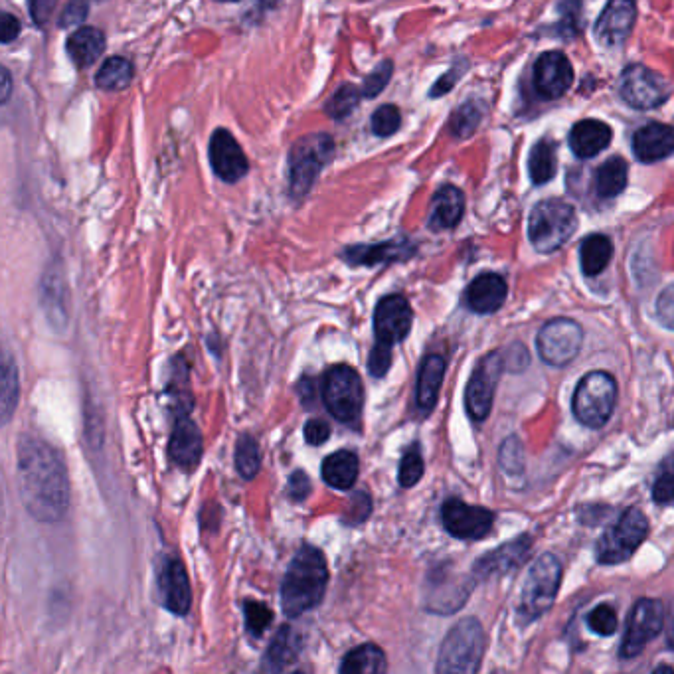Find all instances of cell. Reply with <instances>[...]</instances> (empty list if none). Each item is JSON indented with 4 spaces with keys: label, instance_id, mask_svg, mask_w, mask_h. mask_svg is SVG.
Segmentation results:
<instances>
[{
    "label": "cell",
    "instance_id": "cell-1",
    "mask_svg": "<svg viewBox=\"0 0 674 674\" xmlns=\"http://www.w3.org/2000/svg\"><path fill=\"white\" fill-rule=\"evenodd\" d=\"M16 477L22 505L40 522H60L70 506L68 471L58 451L34 435L18 441Z\"/></svg>",
    "mask_w": 674,
    "mask_h": 674
},
{
    "label": "cell",
    "instance_id": "cell-2",
    "mask_svg": "<svg viewBox=\"0 0 674 674\" xmlns=\"http://www.w3.org/2000/svg\"><path fill=\"white\" fill-rule=\"evenodd\" d=\"M329 584L325 554L315 546H303L291 560L283 586L281 607L287 617H299L323 601Z\"/></svg>",
    "mask_w": 674,
    "mask_h": 674
},
{
    "label": "cell",
    "instance_id": "cell-3",
    "mask_svg": "<svg viewBox=\"0 0 674 674\" xmlns=\"http://www.w3.org/2000/svg\"><path fill=\"white\" fill-rule=\"evenodd\" d=\"M576 230V210L560 198L538 202L528 218V238L536 252L552 253L560 250Z\"/></svg>",
    "mask_w": 674,
    "mask_h": 674
},
{
    "label": "cell",
    "instance_id": "cell-4",
    "mask_svg": "<svg viewBox=\"0 0 674 674\" xmlns=\"http://www.w3.org/2000/svg\"><path fill=\"white\" fill-rule=\"evenodd\" d=\"M485 653V633L477 619L459 621L443 639L437 673L473 674L479 671Z\"/></svg>",
    "mask_w": 674,
    "mask_h": 674
},
{
    "label": "cell",
    "instance_id": "cell-5",
    "mask_svg": "<svg viewBox=\"0 0 674 674\" xmlns=\"http://www.w3.org/2000/svg\"><path fill=\"white\" fill-rule=\"evenodd\" d=\"M335 157V141L327 133H313L299 139L289 153V192L303 200L317 176Z\"/></svg>",
    "mask_w": 674,
    "mask_h": 674
},
{
    "label": "cell",
    "instance_id": "cell-6",
    "mask_svg": "<svg viewBox=\"0 0 674 674\" xmlns=\"http://www.w3.org/2000/svg\"><path fill=\"white\" fill-rule=\"evenodd\" d=\"M323 402L337 422L358 427L364 408L360 374L346 364L333 366L323 380Z\"/></svg>",
    "mask_w": 674,
    "mask_h": 674
},
{
    "label": "cell",
    "instance_id": "cell-7",
    "mask_svg": "<svg viewBox=\"0 0 674 674\" xmlns=\"http://www.w3.org/2000/svg\"><path fill=\"white\" fill-rule=\"evenodd\" d=\"M562 582V564L554 554H542L530 568L520 595L518 615L522 621L542 617L556 601Z\"/></svg>",
    "mask_w": 674,
    "mask_h": 674
},
{
    "label": "cell",
    "instance_id": "cell-8",
    "mask_svg": "<svg viewBox=\"0 0 674 674\" xmlns=\"http://www.w3.org/2000/svg\"><path fill=\"white\" fill-rule=\"evenodd\" d=\"M617 404V382L609 372L595 370L586 374L572 400L574 416L586 427H603Z\"/></svg>",
    "mask_w": 674,
    "mask_h": 674
},
{
    "label": "cell",
    "instance_id": "cell-9",
    "mask_svg": "<svg viewBox=\"0 0 674 674\" xmlns=\"http://www.w3.org/2000/svg\"><path fill=\"white\" fill-rule=\"evenodd\" d=\"M649 534V520L639 508H627L619 520L597 540L595 558L599 564L617 566L629 560Z\"/></svg>",
    "mask_w": 674,
    "mask_h": 674
},
{
    "label": "cell",
    "instance_id": "cell-10",
    "mask_svg": "<svg viewBox=\"0 0 674 674\" xmlns=\"http://www.w3.org/2000/svg\"><path fill=\"white\" fill-rule=\"evenodd\" d=\"M584 342L582 327L566 317H558L548 321L536 338V348L540 358L550 366H566L570 364Z\"/></svg>",
    "mask_w": 674,
    "mask_h": 674
},
{
    "label": "cell",
    "instance_id": "cell-11",
    "mask_svg": "<svg viewBox=\"0 0 674 674\" xmlns=\"http://www.w3.org/2000/svg\"><path fill=\"white\" fill-rule=\"evenodd\" d=\"M663 625H665L663 603L651 597L639 599L627 621V631L619 649L621 659L637 657L647 647V643H651L661 633Z\"/></svg>",
    "mask_w": 674,
    "mask_h": 674
},
{
    "label": "cell",
    "instance_id": "cell-12",
    "mask_svg": "<svg viewBox=\"0 0 674 674\" xmlns=\"http://www.w3.org/2000/svg\"><path fill=\"white\" fill-rule=\"evenodd\" d=\"M505 366V356L501 352H491L475 368L465 392L467 414L473 422H485L489 418L495 400V388Z\"/></svg>",
    "mask_w": 674,
    "mask_h": 674
},
{
    "label": "cell",
    "instance_id": "cell-13",
    "mask_svg": "<svg viewBox=\"0 0 674 674\" xmlns=\"http://www.w3.org/2000/svg\"><path fill=\"white\" fill-rule=\"evenodd\" d=\"M619 91L629 107L655 109L669 99L671 85L655 70L641 64H633L621 74Z\"/></svg>",
    "mask_w": 674,
    "mask_h": 674
},
{
    "label": "cell",
    "instance_id": "cell-14",
    "mask_svg": "<svg viewBox=\"0 0 674 674\" xmlns=\"http://www.w3.org/2000/svg\"><path fill=\"white\" fill-rule=\"evenodd\" d=\"M414 323V311L404 295H386L380 299L374 311V335L376 344L394 348L410 335Z\"/></svg>",
    "mask_w": 674,
    "mask_h": 674
},
{
    "label": "cell",
    "instance_id": "cell-15",
    "mask_svg": "<svg viewBox=\"0 0 674 674\" xmlns=\"http://www.w3.org/2000/svg\"><path fill=\"white\" fill-rule=\"evenodd\" d=\"M441 522L453 538L481 540L491 532L495 514L483 506L465 505L459 499H449L441 506Z\"/></svg>",
    "mask_w": 674,
    "mask_h": 674
},
{
    "label": "cell",
    "instance_id": "cell-16",
    "mask_svg": "<svg viewBox=\"0 0 674 674\" xmlns=\"http://www.w3.org/2000/svg\"><path fill=\"white\" fill-rule=\"evenodd\" d=\"M637 20L635 0H609L603 12L599 14L593 34L603 48H621Z\"/></svg>",
    "mask_w": 674,
    "mask_h": 674
},
{
    "label": "cell",
    "instance_id": "cell-17",
    "mask_svg": "<svg viewBox=\"0 0 674 674\" xmlns=\"http://www.w3.org/2000/svg\"><path fill=\"white\" fill-rule=\"evenodd\" d=\"M208 157L212 170L224 182H238L250 170L244 149L228 129L214 131L208 147Z\"/></svg>",
    "mask_w": 674,
    "mask_h": 674
},
{
    "label": "cell",
    "instance_id": "cell-18",
    "mask_svg": "<svg viewBox=\"0 0 674 674\" xmlns=\"http://www.w3.org/2000/svg\"><path fill=\"white\" fill-rule=\"evenodd\" d=\"M574 84V68L566 54L546 52L534 64V87L544 99H560Z\"/></svg>",
    "mask_w": 674,
    "mask_h": 674
},
{
    "label": "cell",
    "instance_id": "cell-19",
    "mask_svg": "<svg viewBox=\"0 0 674 674\" xmlns=\"http://www.w3.org/2000/svg\"><path fill=\"white\" fill-rule=\"evenodd\" d=\"M204 453L202 431L192 422L190 412H178L174 418V427L169 441L170 459L186 471L198 467Z\"/></svg>",
    "mask_w": 674,
    "mask_h": 674
},
{
    "label": "cell",
    "instance_id": "cell-20",
    "mask_svg": "<svg viewBox=\"0 0 674 674\" xmlns=\"http://www.w3.org/2000/svg\"><path fill=\"white\" fill-rule=\"evenodd\" d=\"M508 285L499 273H483L465 291V303L473 313L491 315L505 305Z\"/></svg>",
    "mask_w": 674,
    "mask_h": 674
},
{
    "label": "cell",
    "instance_id": "cell-21",
    "mask_svg": "<svg viewBox=\"0 0 674 674\" xmlns=\"http://www.w3.org/2000/svg\"><path fill=\"white\" fill-rule=\"evenodd\" d=\"M161 601L174 615H186L192 607V588L186 568L180 560H169L161 570L159 580Z\"/></svg>",
    "mask_w": 674,
    "mask_h": 674
},
{
    "label": "cell",
    "instance_id": "cell-22",
    "mask_svg": "<svg viewBox=\"0 0 674 674\" xmlns=\"http://www.w3.org/2000/svg\"><path fill=\"white\" fill-rule=\"evenodd\" d=\"M532 546V538L528 534L518 536L516 540L503 544L501 548L485 554L475 562V574L481 578H491V576H503L506 572L518 568Z\"/></svg>",
    "mask_w": 674,
    "mask_h": 674
},
{
    "label": "cell",
    "instance_id": "cell-23",
    "mask_svg": "<svg viewBox=\"0 0 674 674\" xmlns=\"http://www.w3.org/2000/svg\"><path fill=\"white\" fill-rule=\"evenodd\" d=\"M633 153L641 163H657L674 153V129L663 123H647L633 137Z\"/></svg>",
    "mask_w": 674,
    "mask_h": 674
},
{
    "label": "cell",
    "instance_id": "cell-24",
    "mask_svg": "<svg viewBox=\"0 0 674 674\" xmlns=\"http://www.w3.org/2000/svg\"><path fill=\"white\" fill-rule=\"evenodd\" d=\"M416 253V246L406 240H390L384 244H374V246H352L344 250V259L350 261V265H380V263H394V261H406Z\"/></svg>",
    "mask_w": 674,
    "mask_h": 674
},
{
    "label": "cell",
    "instance_id": "cell-25",
    "mask_svg": "<svg viewBox=\"0 0 674 674\" xmlns=\"http://www.w3.org/2000/svg\"><path fill=\"white\" fill-rule=\"evenodd\" d=\"M465 214V196L457 186L445 184L441 186L433 200H431V212H429V228L439 230H451L455 228Z\"/></svg>",
    "mask_w": 674,
    "mask_h": 674
},
{
    "label": "cell",
    "instance_id": "cell-26",
    "mask_svg": "<svg viewBox=\"0 0 674 674\" xmlns=\"http://www.w3.org/2000/svg\"><path fill=\"white\" fill-rule=\"evenodd\" d=\"M613 131L607 123L597 119H584L576 123L570 131V147L576 157L593 159L609 147Z\"/></svg>",
    "mask_w": 674,
    "mask_h": 674
},
{
    "label": "cell",
    "instance_id": "cell-27",
    "mask_svg": "<svg viewBox=\"0 0 674 674\" xmlns=\"http://www.w3.org/2000/svg\"><path fill=\"white\" fill-rule=\"evenodd\" d=\"M299 653H301V633L291 625H283L269 643V649L263 659V671L271 673L285 671L297 661Z\"/></svg>",
    "mask_w": 674,
    "mask_h": 674
},
{
    "label": "cell",
    "instance_id": "cell-28",
    "mask_svg": "<svg viewBox=\"0 0 674 674\" xmlns=\"http://www.w3.org/2000/svg\"><path fill=\"white\" fill-rule=\"evenodd\" d=\"M445 358L439 354H429L422 362L420 374H418V386H416V406L427 416L439 398V390L445 378Z\"/></svg>",
    "mask_w": 674,
    "mask_h": 674
},
{
    "label": "cell",
    "instance_id": "cell-29",
    "mask_svg": "<svg viewBox=\"0 0 674 674\" xmlns=\"http://www.w3.org/2000/svg\"><path fill=\"white\" fill-rule=\"evenodd\" d=\"M66 50H68V56L70 60L78 66V68H89L93 66L103 50H105V36L99 28H93V26H82L78 28L76 32H72L68 36V42H66Z\"/></svg>",
    "mask_w": 674,
    "mask_h": 674
},
{
    "label": "cell",
    "instance_id": "cell-30",
    "mask_svg": "<svg viewBox=\"0 0 674 674\" xmlns=\"http://www.w3.org/2000/svg\"><path fill=\"white\" fill-rule=\"evenodd\" d=\"M323 479L338 491H348L358 479V457L348 449H340L323 461Z\"/></svg>",
    "mask_w": 674,
    "mask_h": 674
},
{
    "label": "cell",
    "instance_id": "cell-31",
    "mask_svg": "<svg viewBox=\"0 0 674 674\" xmlns=\"http://www.w3.org/2000/svg\"><path fill=\"white\" fill-rule=\"evenodd\" d=\"M386 669L388 663L384 651L372 643L352 649L340 665V673L348 674H380L386 673Z\"/></svg>",
    "mask_w": 674,
    "mask_h": 674
},
{
    "label": "cell",
    "instance_id": "cell-32",
    "mask_svg": "<svg viewBox=\"0 0 674 674\" xmlns=\"http://www.w3.org/2000/svg\"><path fill=\"white\" fill-rule=\"evenodd\" d=\"M627 163L621 157H611L595 170V192L601 198H615L627 186Z\"/></svg>",
    "mask_w": 674,
    "mask_h": 674
},
{
    "label": "cell",
    "instance_id": "cell-33",
    "mask_svg": "<svg viewBox=\"0 0 674 674\" xmlns=\"http://www.w3.org/2000/svg\"><path fill=\"white\" fill-rule=\"evenodd\" d=\"M558 170L556 143L552 139H540L528 155V172L536 186L546 184L554 178Z\"/></svg>",
    "mask_w": 674,
    "mask_h": 674
},
{
    "label": "cell",
    "instance_id": "cell-34",
    "mask_svg": "<svg viewBox=\"0 0 674 674\" xmlns=\"http://www.w3.org/2000/svg\"><path fill=\"white\" fill-rule=\"evenodd\" d=\"M613 257V244L607 236L603 234H593L588 236L582 246H580V263L582 271L588 277L599 275L611 261Z\"/></svg>",
    "mask_w": 674,
    "mask_h": 674
},
{
    "label": "cell",
    "instance_id": "cell-35",
    "mask_svg": "<svg viewBox=\"0 0 674 674\" xmlns=\"http://www.w3.org/2000/svg\"><path fill=\"white\" fill-rule=\"evenodd\" d=\"M133 80V64L123 56H113L103 62L95 74V85L105 91H121Z\"/></svg>",
    "mask_w": 674,
    "mask_h": 674
},
{
    "label": "cell",
    "instance_id": "cell-36",
    "mask_svg": "<svg viewBox=\"0 0 674 674\" xmlns=\"http://www.w3.org/2000/svg\"><path fill=\"white\" fill-rule=\"evenodd\" d=\"M261 467V451L259 443L252 435H242L236 443V469L246 479L252 481L257 477Z\"/></svg>",
    "mask_w": 674,
    "mask_h": 674
},
{
    "label": "cell",
    "instance_id": "cell-37",
    "mask_svg": "<svg viewBox=\"0 0 674 674\" xmlns=\"http://www.w3.org/2000/svg\"><path fill=\"white\" fill-rule=\"evenodd\" d=\"M18 368L10 356L2 364V423L10 422L18 404Z\"/></svg>",
    "mask_w": 674,
    "mask_h": 674
},
{
    "label": "cell",
    "instance_id": "cell-38",
    "mask_svg": "<svg viewBox=\"0 0 674 674\" xmlns=\"http://www.w3.org/2000/svg\"><path fill=\"white\" fill-rule=\"evenodd\" d=\"M362 97L364 93L360 87L352 84L340 85L333 93V97L329 99V103L325 105V111L333 119H344L358 107Z\"/></svg>",
    "mask_w": 674,
    "mask_h": 674
},
{
    "label": "cell",
    "instance_id": "cell-39",
    "mask_svg": "<svg viewBox=\"0 0 674 674\" xmlns=\"http://www.w3.org/2000/svg\"><path fill=\"white\" fill-rule=\"evenodd\" d=\"M423 469H425V465H423L422 449H420V445H412L400 461V471H398L400 485L404 489L416 487L418 481L423 477Z\"/></svg>",
    "mask_w": 674,
    "mask_h": 674
},
{
    "label": "cell",
    "instance_id": "cell-40",
    "mask_svg": "<svg viewBox=\"0 0 674 674\" xmlns=\"http://www.w3.org/2000/svg\"><path fill=\"white\" fill-rule=\"evenodd\" d=\"M588 625L591 631L597 633L599 637H609L617 631V625H619L617 611L609 603H601L591 609L588 615Z\"/></svg>",
    "mask_w": 674,
    "mask_h": 674
},
{
    "label": "cell",
    "instance_id": "cell-41",
    "mask_svg": "<svg viewBox=\"0 0 674 674\" xmlns=\"http://www.w3.org/2000/svg\"><path fill=\"white\" fill-rule=\"evenodd\" d=\"M402 125V113L396 105H382L372 115V131L378 137L394 135Z\"/></svg>",
    "mask_w": 674,
    "mask_h": 674
},
{
    "label": "cell",
    "instance_id": "cell-42",
    "mask_svg": "<svg viewBox=\"0 0 674 674\" xmlns=\"http://www.w3.org/2000/svg\"><path fill=\"white\" fill-rule=\"evenodd\" d=\"M244 615H246V627L252 637H261L269 623L273 621V611L261 603V601H246L244 603Z\"/></svg>",
    "mask_w": 674,
    "mask_h": 674
},
{
    "label": "cell",
    "instance_id": "cell-43",
    "mask_svg": "<svg viewBox=\"0 0 674 674\" xmlns=\"http://www.w3.org/2000/svg\"><path fill=\"white\" fill-rule=\"evenodd\" d=\"M653 499L659 505L674 506V455L665 461L655 479Z\"/></svg>",
    "mask_w": 674,
    "mask_h": 674
},
{
    "label": "cell",
    "instance_id": "cell-44",
    "mask_svg": "<svg viewBox=\"0 0 674 674\" xmlns=\"http://www.w3.org/2000/svg\"><path fill=\"white\" fill-rule=\"evenodd\" d=\"M479 121H481V109L475 103H467L461 109H457V113L453 115L451 131L455 137H467L475 131Z\"/></svg>",
    "mask_w": 674,
    "mask_h": 674
},
{
    "label": "cell",
    "instance_id": "cell-45",
    "mask_svg": "<svg viewBox=\"0 0 674 674\" xmlns=\"http://www.w3.org/2000/svg\"><path fill=\"white\" fill-rule=\"evenodd\" d=\"M392 74H394V66L390 60L382 62L366 80H364V85H362V93L366 99H374L376 95H380L386 85L390 84L392 80Z\"/></svg>",
    "mask_w": 674,
    "mask_h": 674
},
{
    "label": "cell",
    "instance_id": "cell-46",
    "mask_svg": "<svg viewBox=\"0 0 674 674\" xmlns=\"http://www.w3.org/2000/svg\"><path fill=\"white\" fill-rule=\"evenodd\" d=\"M390 366H392V348L374 344V348L370 352V358H368V370H370V374L374 378H384L386 372L390 370Z\"/></svg>",
    "mask_w": 674,
    "mask_h": 674
},
{
    "label": "cell",
    "instance_id": "cell-47",
    "mask_svg": "<svg viewBox=\"0 0 674 674\" xmlns=\"http://www.w3.org/2000/svg\"><path fill=\"white\" fill-rule=\"evenodd\" d=\"M657 319L663 327L674 331V283L669 285L657 299Z\"/></svg>",
    "mask_w": 674,
    "mask_h": 674
},
{
    "label": "cell",
    "instance_id": "cell-48",
    "mask_svg": "<svg viewBox=\"0 0 674 674\" xmlns=\"http://www.w3.org/2000/svg\"><path fill=\"white\" fill-rule=\"evenodd\" d=\"M309 495H311V481L307 473L295 471L287 481V497L297 503H303Z\"/></svg>",
    "mask_w": 674,
    "mask_h": 674
},
{
    "label": "cell",
    "instance_id": "cell-49",
    "mask_svg": "<svg viewBox=\"0 0 674 674\" xmlns=\"http://www.w3.org/2000/svg\"><path fill=\"white\" fill-rule=\"evenodd\" d=\"M303 433L309 445H323L331 437V425L325 420H309L305 423Z\"/></svg>",
    "mask_w": 674,
    "mask_h": 674
},
{
    "label": "cell",
    "instance_id": "cell-50",
    "mask_svg": "<svg viewBox=\"0 0 674 674\" xmlns=\"http://www.w3.org/2000/svg\"><path fill=\"white\" fill-rule=\"evenodd\" d=\"M56 6H58V0H28L30 16H32V20H34L38 26L48 24V20L52 18Z\"/></svg>",
    "mask_w": 674,
    "mask_h": 674
},
{
    "label": "cell",
    "instance_id": "cell-51",
    "mask_svg": "<svg viewBox=\"0 0 674 674\" xmlns=\"http://www.w3.org/2000/svg\"><path fill=\"white\" fill-rule=\"evenodd\" d=\"M87 12H89L87 0H70L68 6L64 8L60 26H74V24H80L82 20H85Z\"/></svg>",
    "mask_w": 674,
    "mask_h": 674
},
{
    "label": "cell",
    "instance_id": "cell-52",
    "mask_svg": "<svg viewBox=\"0 0 674 674\" xmlns=\"http://www.w3.org/2000/svg\"><path fill=\"white\" fill-rule=\"evenodd\" d=\"M370 508H372L370 497L364 495V493H358V495L352 497V506H350L348 514H346V520H348L350 524H360L362 520L368 518Z\"/></svg>",
    "mask_w": 674,
    "mask_h": 674
},
{
    "label": "cell",
    "instance_id": "cell-53",
    "mask_svg": "<svg viewBox=\"0 0 674 674\" xmlns=\"http://www.w3.org/2000/svg\"><path fill=\"white\" fill-rule=\"evenodd\" d=\"M20 30H22V24H20V20L16 16H12V14H4L2 16V22H0V40H2V44L14 42L18 38Z\"/></svg>",
    "mask_w": 674,
    "mask_h": 674
},
{
    "label": "cell",
    "instance_id": "cell-54",
    "mask_svg": "<svg viewBox=\"0 0 674 674\" xmlns=\"http://www.w3.org/2000/svg\"><path fill=\"white\" fill-rule=\"evenodd\" d=\"M461 72H463V68H461V70H453V72L445 74L443 78H439V82L431 87V91H429V97H439V95L447 93V91H449V89L455 85L457 78L461 76Z\"/></svg>",
    "mask_w": 674,
    "mask_h": 674
},
{
    "label": "cell",
    "instance_id": "cell-55",
    "mask_svg": "<svg viewBox=\"0 0 674 674\" xmlns=\"http://www.w3.org/2000/svg\"><path fill=\"white\" fill-rule=\"evenodd\" d=\"M299 396L303 400V404H307V408H311V402L315 398V392H313V380L311 378H305L301 384H299Z\"/></svg>",
    "mask_w": 674,
    "mask_h": 674
},
{
    "label": "cell",
    "instance_id": "cell-56",
    "mask_svg": "<svg viewBox=\"0 0 674 674\" xmlns=\"http://www.w3.org/2000/svg\"><path fill=\"white\" fill-rule=\"evenodd\" d=\"M2 74H4V89H2V97H4V101H6V99H8V95H10V91H8V89H10V74H8V70H6V68H4V72H2Z\"/></svg>",
    "mask_w": 674,
    "mask_h": 674
},
{
    "label": "cell",
    "instance_id": "cell-57",
    "mask_svg": "<svg viewBox=\"0 0 674 674\" xmlns=\"http://www.w3.org/2000/svg\"><path fill=\"white\" fill-rule=\"evenodd\" d=\"M222 2H232V0H222Z\"/></svg>",
    "mask_w": 674,
    "mask_h": 674
}]
</instances>
